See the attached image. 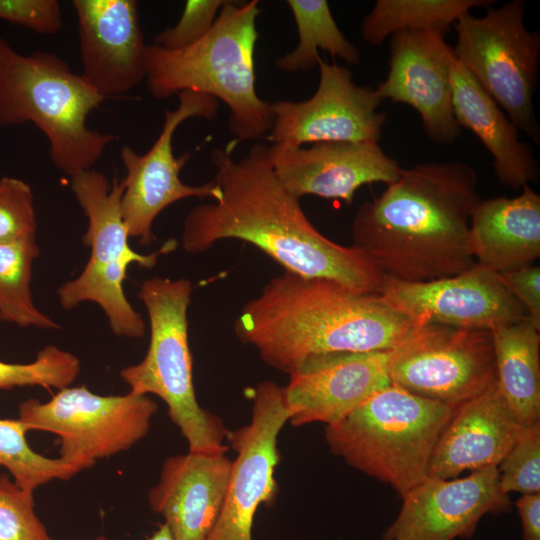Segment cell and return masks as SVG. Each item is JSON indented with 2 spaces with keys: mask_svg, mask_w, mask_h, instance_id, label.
Here are the masks:
<instances>
[{
  "mask_svg": "<svg viewBox=\"0 0 540 540\" xmlns=\"http://www.w3.org/2000/svg\"><path fill=\"white\" fill-rule=\"evenodd\" d=\"M522 526V540H540V492L522 494L514 503Z\"/></svg>",
  "mask_w": 540,
  "mask_h": 540,
  "instance_id": "37",
  "label": "cell"
},
{
  "mask_svg": "<svg viewBox=\"0 0 540 540\" xmlns=\"http://www.w3.org/2000/svg\"><path fill=\"white\" fill-rule=\"evenodd\" d=\"M276 177L294 196L315 195L351 204L365 184L394 182L403 168L378 142H319L268 146Z\"/></svg>",
  "mask_w": 540,
  "mask_h": 540,
  "instance_id": "18",
  "label": "cell"
},
{
  "mask_svg": "<svg viewBox=\"0 0 540 540\" xmlns=\"http://www.w3.org/2000/svg\"><path fill=\"white\" fill-rule=\"evenodd\" d=\"M81 75L106 98L146 78L147 48L135 0H73Z\"/></svg>",
  "mask_w": 540,
  "mask_h": 540,
  "instance_id": "19",
  "label": "cell"
},
{
  "mask_svg": "<svg viewBox=\"0 0 540 540\" xmlns=\"http://www.w3.org/2000/svg\"><path fill=\"white\" fill-rule=\"evenodd\" d=\"M452 412L391 382L326 425L325 439L335 456L402 497L428 477L432 452Z\"/></svg>",
  "mask_w": 540,
  "mask_h": 540,
  "instance_id": "6",
  "label": "cell"
},
{
  "mask_svg": "<svg viewBox=\"0 0 540 540\" xmlns=\"http://www.w3.org/2000/svg\"><path fill=\"white\" fill-rule=\"evenodd\" d=\"M378 294L417 323L493 331L528 317L499 274L478 263L459 274L426 282L385 278Z\"/></svg>",
  "mask_w": 540,
  "mask_h": 540,
  "instance_id": "15",
  "label": "cell"
},
{
  "mask_svg": "<svg viewBox=\"0 0 540 540\" xmlns=\"http://www.w3.org/2000/svg\"><path fill=\"white\" fill-rule=\"evenodd\" d=\"M417 324L379 294L284 271L243 306L234 330L266 364L290 375L316 356L391 351Z\"/></svg>",
  "mask_w": 540,
  "mask_h": 540,
  "instance_id": "3",
  "label": "cell"
},
{
  "mask_svg": "<svg viewBox=\"0 0 540 540\" xmlns=\"http://www.w3.org/2000/svg\"><path fill=\"white\" fill-rule=\"evenodd\" d=\"M147 540H173V538L167 525L163 523Z\"/></svg>",
  "mask_w": 540,
  "mask_h": 540,
  "instance_id": "38",
  "label": "cell"
},
{
  "mask_svg": "<svg viewBox=\"0 0 540 540\" xmlns=\"http://www.w3.org/2000/svg\"><path fill=\"white\" fill-rule=\"evenodd\" d=\"M468 240L475 262L496 273L533 265L540 256V195L525 185L515 197L481 199Z\"/></svg>",
  "mask_w": 540,
  "mask_h": 540,
  "instance_id": "23",
  "label": "cell"
},
{
  "mask_svg": "<svg viewBox=\"0 0 540 540\" xmlns=\"http://www.w3.org/2000/svg\"><path fill=\"white\" fill-rule=\"evenodd\" d=\"M504 286L523 305L540 328V267L535 265L498 273Z\"/></svg>",
  "mask_w": 540,
  "mask_h": 540,
  "instance_id": "36",
  "label": "cell"
},
{
  "mask_svg": "<svg viewBox=\"0 0 540 540\" xmlns=\"http://www.w3.org/2000/svg\"><path fill=\"white\" fill-rule=\"evenodd\" d=\"M437 31H401L391 36L389 70L374 89L378 98L403 103L418 112L426 136L452 144L461 133L454 115L453 51Z\"/></svg>",
  "mask_w": 540,
  "mask_h": 540,
  "instance_id": "17",
  "label": "cell"
},
{
  "mask_svg": "<svg viewBox=\"0 0 540 540\" xmlns=\"http://www.w3.org/2000/svg\"><path fill=\"white\" fill-rule=\"evenodd\" d=\"M293 15L298 44L276 60L279 70L307 72L317 67L319 50L339 57L350 65L361 62L359 49L350 42L336 23L326 0H287Z\"/></svg>",
  "mask_w": 540,
  "mask_h": 540,
  "instance_id": "27",
  "label": "cell"
},
{
  "mask_svg": "<svg viewBox=\"0 0 540 540\" xmlns=\"http://www.w3.org/2000/svg\"><path fill=\"white\" fill-rule=\"evenodd\" d=\"M192 290L186 278L153 277L141 283L138 297L148 314L150 342L143 360L123 368L120 376L130 392L156 395L166 403L190 452L226 453L229 430L195 395L187 319Z\"/></svg>",
  "mask_w": 540,
  "mask_h": 540,
  "instance_id": "7",
  "label": "cell"
},
{
  "mask_svg": "<svg viewBox=\"0 0 540 540\" xmlns=\"http://www.w3.org/2000/svg\"><path fill=\"white\" fill-rule=\"evenodd\" d=\"M480 200L478 174L467 163L402 169L379 197L357 210L352 245L384 278L426 282L459 274L476 263L468 238Z\"/></svg>",
  "mask_w": 540,
  "mask_h": 540,
  "instance_id": "2",
  "label": "cell"
},
{
  "mask_svg": "<svg viewBox=\"0 0 540 540\" xmlns=\"http://www.w3.org/2000/svg\"><path fill=\"white\" fill-rule=\"evenodd\" d=\"M157 409L148 395L129 391L102 396L86 386H69L44 403L34 398L23 401L18 419L27 432L56 434L59 458L79 473L144 438Z\"/></svg>",
  "mask_w": 540,
  "mask_h": 540,
  "instance_id": "10",
  "label": "cell"
},
{
  "mask_svg": "<svg viewBox=\"0 0 540 540\" xmlns=\"http://www.w3.org/2000/svg\"><path fill=\"white\" fill-rule=\"evenodd\" d=\"M497 468L503 493L540 492V422L522 427L516 443Z\"/></svg>",
  "mask_w": 540,
  "mask_h": 540,
  "instance_id": "31",
  "label": "cell"
},
{
  "mask_svg": "<svg viewBox=\"0 0 540 540\" xmlns=\"http://www.w3.org/2000/svg\"><path fill=\"white\" fill-rule=\"evenodd\" d=\"M80 373V361L71 352L54 345L41 349L36 358L25 364L0 360V391L15 387H69Z\"/></svg>",
  "mask_w": 540,
  "mask_h": 540,
  "instance_id": "30",
  "label": "cell"
},
{
  "mask_svg": "<svg viewBox=\"0 0 540 540\" xmlns=\"http://www.w3.org/2000/svg\"><path fill=\"white\" fill-rule=\"evenodd\" d=\"M34 506L33 492L0 474V540H53Z\"/></svg>",
  "mask_w": 540,
  "mask_h": 540,
  "instance_id": "32",
  "label": "cell"
},
{
  "mask_svg": "<svg viewBox=\"0 0 540 540\" xmlns=\"http://www.w3.org/2000/svg\"><path fill=\"white\" fill-rule=\"evenodd\" d=\"M94 540H109L106 536L104 535H99L97 538H95Z\"/></svg>",
  "mask_w": 540,
  "mask_h": 540,
  "instance_id": "39",
  "label": "cell"
},
{
  "mask_svg": "<svg viewBox=\"0 0 540 540\" xmlns=\"http://www.w3.org/2000/svg\"><path fill=\"white\" fill-rule=\"evenodd\" d=\"M231 465L225 453L189 451L165 460L148 500L164 517L173 540H207L224 501Z\"/></svg>",
  "mask_w": 540,
  "mask_h": 540,
  "instance_id": "21",
  "label": "cell"
},
{
  "mask_svg": "<svg viewBox=\"0 0 540 540\" xmlns=\"http://www.w3.org/2000/svg\"><path fill=\"white\" fill-rule=\"evenodd\" d=\"M258 0H226L205 36L181 50L148 44L146 85L155 99L183 91L208 94L229 110L228 128L238 142L267 136L272 102L256 90L255 47Z\"/></svg>",
  "mask_w": 540,
  "mask_h": 540,
  "instance_id": "4",
  "label": "cell"
},
{
  "mask_svg": "<svg viewBox=\"0 0 540 540\" xmlns=\"http://www.w3.org/2000/svg\"><path fill=\"white\" fill-rule=\"evenodd\" d=\"M319 83L307 100L272 102V143L378 142L386 121L374 88L360 86L346 66L319 58Z\"/></svg>",
  "mask_w": 540,
  "mask_h": 540,
  "instance_id": "14",
  "label": "cell"
},
{
  "mask_svg": "<svg viewBox=\"0 0 540 540\" xmlns=\"http://www.w3.org/2000/svg\"><path fill=\"white\" fill-rule=\"evenodd\" d=\"M37 236L34 195L21 179H0V243Z\"/></svg>",
  "mask_w": 540,
  "mask_h": 540,
  "instance_id": "33",
  "label": "cell"
},
{
  "mask_svg": "<svg viewBox=\"0 0 540 540\" xmlns=\"http://www.w3.org/2000/svg\"><path fill=\"white\" fill-rule=\"evenodd\" d=\"M525 1L489 7L481 17L470 13L453 25L456 60L506 112L519 131L537 146L540 129L533 97L540 62V33L525 26Z\"/></svg>",
  "mask_w": 540,
  "mask_h": 540,
  "instance_id": "9",
  "label": "cell"
},
{
  "mask_svg": "<svg viewBox=\"0 0 540 540\" xmlns=\"http://www.w3.org/2000/svg\"><path fill=\"white\" fill-rule=\"evenodd\" d=\"M70 187L88 218L82 241L90 247V257L78 277L58 288L59 304L72 310L83 302H94L105 313L115 335L140 338L146 324L125 295L127 268L131 264L154 267L159 255L171 251L175 241L146 255L130 247L121 213L122 180L114 178L110 182L92 168L70 177Z\"/></svg>",
  "mask_w": 540,
  "mask_h": 540,
  "instance_id": "8",
  "label": "cell"
},
{
  "mask_svg": "<svg viewBox=\"0 0 540 540\" xmlns=\"http://www.w3.org/2000/svg\"><path fill=\"white\" fill-rule=\"evenodd\" d=\"M451 83L457 123L491 154L498 181L513 189L537 182L539 167L529 144L520 140L519 129L454 56Z\"/></svg>",
  "mask_w": 540,
  "mask_h": 540,
  "instance_id": "24",
  "label": "cell"
},
{
  "mask_svg": "<svg viewBox=\"0 0 540 540\" xmlns=\"http://www.w3.org/2000/svg\"><path fill=\"white\" fill-rule=\"evenodd\" d=\"M493 0H377L361 23V37L380 46L401 31H437L444 35L474 8L491 7Z\"/></svg>",
  "mask_w": 540,
  "mask_h": 540,
  "instance_id": "26",
  "label": "cell"
},
{
  "mask_svg": "<svg viewBox=\"0 0 540 540\" xmlns=\"http://www.w3.org/2000/svg\"><path fill=\"white\" fill-rule=\"evenodd\" d=\"M248 394L252 399L251 420L228 431L226 439L236 456L219 516L207 540H252L258 507L271 504L277 494L274 471L280 461L278 436L289 419L283 387L264 381Z\"/></svg>",
  "mask_w": 540,
  "mask_h": 540,
  "instance_id": "13",
  "label": "cell"
},
{
  "mask_svg": "<svg viewBox=\"0 0 540 540\" xmlns=\"http://www.w3.org/2000/svg\"><path fill=\"white\" fill-rule=\"evenodd\" d=\"M492 332L497 386L518 423L540 422V328L529 317Z\"/></svg>",
  "mask_w": 540,
  "mask_h": 540,
  "instance_id": "25",
  "label": "cell"
},
{
  "mask_svg": "<svg viewBox=\"0 0 540 540\" xmlns=\"http://www.w3.org/2000/svg\"><path fill=\"white\" fill-rule=\"evenodd\" d=\"M0 20L42 35L57 34L63 27L57 0H0Z\"/></svg>",
  "mask_w": 540,
  "mask_h": 540,
  "instance_id": "35",
  "label": "cell"
},
{
  "mask_svg": "<svg viewBox=\"0 0 540 540\" xmlns=\"http://www.w3.org/2000/svg\"><path fill=\"white\" fill-rule=\"evenodd\" d=\"M238 143L234 139L212 152L221 198L189 211L183 221L182 248L200 254L220 240L238 239L260 249L285 271L378 294L385 278L359 249L335 243L316 229L300 199L276 177L268 145L254 143L236 160L233 151Z\"/></svg>",
  "mask_w": 540,
  "mask_h": 540,
  "instance_id": "1",
  "label": "cell"
},
{
  "mask_svg": "<svg viewBox=\"0 0 540 540\" xmlns=\"http://www.w3.org/2000/svg\"><path fill=\"white\" fill-rule=\"evenodd\" d=\"M178 106L166 110L157 139L144 154H138L128 145L120 151L126 175L122 179L121 213L129 237L147 246L154 240L152 225L156 217L171 204L190 197L221 198V190L213 180L199 185H187L180 179V171L191 157L186 153L176 158L173 137L177 128L191 118L214 119L219 101L195 91L178 95Z\"/></svg>",
  "mask_w": 540,
  "mask_h": 540,
  "instance_id": "12",
  "label": "cell"
},
{
  "mask_svg": "<svg viewBox=\"0 0 540 540\" xmlns=\"http://www.w3.org/2000/svg\"><path fill=\"white\" fill-rule=\"evenodd\" d=\"M390 381L455 409L497 383L492 332L418 323L390 351Z\"/></svg>",
  "mask_w": 540,
  "mask_h": 540,
  "instance_id": "11",
  "label": "cell"
},
{
  "mask_svg": "<svg viewBox=\"0 0 540 540\" xmlns=\"http://www.w3.org/2000/svg\"><path fill=\"white\" fill-rule=\"evenodd\" d=\"M26 433L19 419H0V466L10 472L17 486L34 492L41 485L69 480L77 474L60 458L35 452L26 440Z\"/></svg>",
  "mask_w": 540,
  "mask_h": 540,
  "instance_id": "29",
  "label": "cell"
},
{
  "mask_svg": "<svg viewBox=\"0 0 540 540\" xmlns=\"http://www.w3.org/2000/svg\"><path fill=\"white\" fill-rule=\"evenodd\" d=\"M226 0H188L174 26L156 34L153 44L166 50H181L199 41L213 26Z\"/></svg>",
  "mask_w": 540,
  "mask_h": 540,
  "instance_id": "34",
  "label": "cell"
},
{
  "mask_svg": "<svg viewBox=\"0 0 540 540\" xmlns=\"http://www.w3.org/2000/svg\"><path fill=\"white\" fill-rule=\"evenodd\" d=\"M389 357L390 351H373L305 360L283 387L288 422L294 426L336 423L391 383Z\"/></svg>",
  "mask_w": 540,
  "mask_h": 540,
  "instance_id": "20",
  "label": "cell"
},
{
  "mask_svg": "<svg viewBox=\"0 0 540 540\" xmlns=\"http://www.w3.org/2000/svg\"><path fill=\"white\" fill-rule=\"evenodd\" d=\"M39 253L37 236L0 243V320L25 328L59 329L32 298V268Z\"/></svg>",
  "mask_w": 540,
  "mask_h": 540,
  "instance_id": "28",
  "label": "cell"
},
{
  "mask_svg": "<svg viewBox=\"0 0 540 540\" xmlns=\"http://www.w3.org/2000/svg\"><path fill=\"white\" fill-rule=\"evenodd\" d=\"M522 427L496 383L453 410L432 452L428 477L453 479L464 471L498 466Z\"/></svg>",
  "mask_w": 540,
  "mask_h": 540,
  "instance_id": "22",
  "label": "cell"
},
{
  "mask_svg": "<svg viewBox=\"0 0 540 540\" xmlns=\"http://www.w3.org/2000/svg\"><path fill=\"white\" fill-rule=\"evenodd\" d=\"M401 498L399 514L383 533V540L468 539L483 516L511 510L495 465L463 478L427 477Z\"/></svg>",
  "mask_w": 540,
  "mask_h": 540,
  "instance_id": "16",
  "label": "cell"
},
{
  "mask_svg": "<svg viewBox=\"0 0 540 540\" xmlns=\"http://www.w3.org/2000/svg\"><path fill=\"white\" fill-rule=\"evenodd\" d=\"M105 99L56 54H22L0 37V127L35 125L54 166L70 177L92 169L115 140L87 125Z\"/></svg>",
  "mask_w": 540,
  "mask_h": 540,
  "instance_id": "5",
  "label": "cell"
}]
</instances>
